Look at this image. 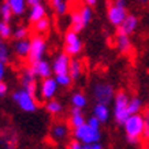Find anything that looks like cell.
<instances>
[{
	"label": "cell",
	"mask_w": 149,
	"mask_h": 149,
	"mask_svg": "<svg viewBox=\"0 0 149 149\" xmlns=\"http://www.w3.org/2000/svg\"><path fill=\"white\" fill-rule=\"evenodd\" d=\"M144 115H141V113L130 115L123 123V129L126 133L127 141L130 144H138L142 134H144Z\"/></svg>",
	"instance_id": "1"
},
{
	"label": "cell",
	"mask_w": 149,
	"mask_h": 149,
	"mask_svg": "<svg viewBox=\"0 0 149 149\" xmlns=\"http://www.w3.org/2000/svg\"><path fill=\"white\" fill-rule=\"evenodd\" d=\"M127 17V1L126 0H112L107 10V18L112 26L119 27Z\"/></svg>",
	"instance_id": "2"
},
{
	"label": "cell",
	"mask_w": 149,
	"mask_h": 149,
	"mask_svg": "<svg viewBox=\"0 0 149 149\" xmlns=\"http://www.w3.org/2000/svg\"><path fill=\"white\" fill-rule=\"evenodd\" d=\"M129 96L126 92H118L113 97V118L119 125H123L125 120L130 116L129 112Z\"/></svg>",
	"instance_id": "3"
},
{
	"label": "cell",
	"mask_w": 149,
	"mask_h": 149,
	"mask_svg": "<svg viewBox=\"0 0 149 149\" xmlns=\"http://www.w3.org/2000/svg\"><path fill=\"white\" fill-rule=\"evenodd\" d=\"M13 100L17 103L19 108L22 109L23 112H36L38 108V103L34 96H32L25 89H19V91L13 93Z\"/></svg>",
	"instance_id": "4"
},
{
	"label": "cell",
	"mask_w": 149,
	"mask_h": 149,
	"mask_svg": "<svg viewBox=\"0 0 149 149\" xmlns=\"http://www.w3.org/2000/svg\"><path fill=\"white\" fill-rule=\"evenodd\" d=\"M72 133H74V138H77L78 141H81L84 145L99 142L100 138H101L100 129H95V127H92L91 125H88V123H84L82 126L74 129Z\"/></svg>",
	"instance_id": "5"
},
{
	"label": "cell",
	"mask_w": 149,
	"mask_h": 149,
	"mask_svg": "<svg viewBox=\"0 0 149 149\" xmlns=\"http://www.w3.org/2000/svg\"><path fill=\"white\" fill-rule=\"evenodd\" d=\"M93 97H95L96 103H101L108 105L111 101H113L115 91H113L112 85L108 84V82H97L93 86Z\"/></svg>",
	"instance_id": "6"
},
{
	"label": "cell",
	"mask_w": 149,
	"mask_h": 149,
	"mask_svg": "<svg viewBox=\"0 0 149 149\" xmlns=\"http://www.w3.org/2000/svg\"><path fill=\"white\" fill-rule=\"evenodd\" d=\"M47 51V42L44 37L34 36L30 40V51H29V56H27V62L29 64H33L44 59V54Z\"/></svg>",
	"instance_id": "7"
},
{
	"label": "cell",
	"mask_w": 149,
	"mask_h": 149,
	"mask_svg": "<svg viewBox=\"0 0 149 149\" xmlns=\"http://www.w3.org/2000/svg\"><path fill=\"white\" fill-rule=\"evenodd\" d=\"M64 51L70 56H77L82 51V41L77 32L68 30L64 36Z\"/></svg>",
	"instance_id": "8"
},
{
	"label": "cell",
	"mask_w": 149,
	"mask_h": 149,
	"mask_svg": "<svg viewBox=\"0 0 149 149\" xmlns=\"http://www.w3.org/2000/svg\"><path fill=\"white\" fill-rule=\"evenodd\" d=\"M22 88L25 91H27L32 96H34L36 99H38V85H37V77L33 68L29 66L23 70L22 72Z\"/></svg>",
	"instance_id": "9"
},
{
	"label": "cell",
	"mask_w": 149,
	"mask_h": 149,
	"mask_svg": "<svg viewBox=\"0 0 149 149\" xmlns=\"http://www.w3.org/2000/svg\"><path fill=\"white\" fill-rule=\"evenodd\" d=\"M58 82L56 79L52 77H48V78H42L41 84L38 85V97L42 100H51L54 99L56 92H58Z\"/></svg>",
	"instance_id": "10"
},
{
	"label": "cell",
	"mask_w": 149,
	"mask_h": 149,
	"mask_svg": "<svg viewBox=\"0 0 149 149\" xmlns=\"http://www.w3.org/2000/svg\"><path fill=\"white\" fill-rule=\"evenodd\" d=\"M70 63H71V59H70V55L68 54H59L56 58H55L54 63H52V70H54L55 75L56 74H64V72H68L70 70Z\"/></svg>",
	"instance_id": "11"
},
{
	"label": "cell",
	"mask_w": 149,
	"mask_h": 149,
	"mask_svg": "<svg viewBox=\"0 0 149 149\" xmlns=\"http://www.w3.org/2000/svg\"><path fill=\"white\" fill-rule=\"evenodd\" d=\"M30 67L33 68V71H34L37 78H48V77H51L52 72H54L52 64H49L47 60H44V59H41V60L36 62V63L30 64Z\"/></svg>",
	"instance_id": "12"
},
{
	"label": "cell",
	"mask_w": 149,
	"mask_h": 149,
	"mask_svg": "<svg viewBox=\"0 0 149 149\" xmlns=\"http://www.w3.org/2000/svg\"><path fill=\"white\" fill-rule=\"evenodd\" d=\"M137 27H138V18L136 15H133V14H127V17L125 18L122 25L118 27V30L130 36V34H133L137 30Z\"/></svg>",
	"instance_id": "13"
},
{
	"label": "cell",
	"mask_w": 149,
	"mask_h": 149,
	"mask_svg": "<svg viewBox=\"0 0 149 149\" xmlns=\"http://www.w3.org/2000/svg\"><path fill=\"white\" fill-rule=\"evenodd\" d=\"M116 48L119 49V52L127 55L131 51V40L130 36L126 34L123 32H119L118 30L116 33Z\"/></svg>",
	"instance_id": "14"
},
{
	"label": "cell",
	"mask_w": 149,
	"mask_h": 149,
	"mask_svg": "<svg viewBox=\"0 0 149 149\" xmlns=\"http://www.w3.org/2000/svg\"><path fill=\"white\" fill-rule=\"evenodd\" d=\"M29 51H30V40H27V38L17 40V42L14 44V52L17 54L18 58L27 59V56H29Z\"/></svg>",
	"instance_id": "15"
},
{
	"label": "cell",
	"mask_w": 149,
	"mask_h": 149,
	"mask_svg": "<svg viewBox=\"0 0 149 149\" xmlns=\"http://www.w3.org/2000/svg\"><path fill=\"white\" fill-rule=\"evenodd\" d=\"M68 123H70V126H71L72 129H77V127L82 126L84 123H86V119H85V116H84V113H82V109L81 108L72 107Z\"/></svg>",
	"instance_id": "16"
},
{
	"label": "cell",
	"mask_w": 149,
	"mask_h": 149,
	"mask_svg": "<svg viewBox=\"0 0 149 149\" xmlns=\"http://www.w3.org/2000/svg\"><path fill=\"white\" fill-rule=\"evenodd\" d=\"M68 134V127L64 123H55L54 126L51 127V137L54 140H64Z\"/></svg>",
	"instance_id": "17"
},
{
	"label": "cell",
	"mask_w": 149,
	"mask_h": 149,
	"mask_svg": "<svg viewBox=\"0 0 149 149\" xmlns=\"http://www.w3.org/2000/svg\"><path fill=\"white\" fill-rule=\"evenodd\" d=\"M93 115L99 119L101 123H105L109 119V108L107 104L97 103L93 108Z\"/></svg>",
	"instance_id": "18"
},
{
	"label": "cell",
	"mask_w": 149,
	"mask_h": 149,
	"mask_svg": "<svg viewBox=\"0 0 149 149\" xmlns=\"http://www.w3.org/2000/svg\"><path fill=\"white\" fill-rule=\"evenodd\" d=\"M45 13H47L45 7L41 4V3H38V4H36V6H30V11H29V21H30L32 23L37 22V21H40L41 18H44V17H45Z\"/></svg>",
	"instance_id": "19"
},
{
	"label": "cell",
	"mask_w": 149,
	"mask_h": 149,
	"mask_svg": "<svg viewBox=\"0 0 149 149\" xmlns=\"http://www.w3.org/2000/svg\"><path fill=\"white\" fill-rule=\"evenodd\" d=\"M70 25H71V30H74V32H82L84 29H85V23H84V21H82V17L81 14H79V10L78 11H74V13L71 14V18H70Z\"/></svg>",
	"instance_id": "20"
},
{
	"label": "cell",
	"mask_w": 149,
	"mask_h": 149,
	"mask_svg": "<svg viewBox=\"0 0 149 149\" xmlns=\"http://www.w3.org/2000/svg\"><path fill=\"white\" fill-rule=\"evenodd\" d=\"M8 6L11 7V11H13L14 15H23L25 11H26V0H6Z\"/></svg>",
	"instance_id": "21"
},
{
	"label": "cell",
	"mask_w": 149,
	"mask_h": 149,
	"mask_svg": "<svg viewBox=\"0 0 149 149\" xmlns=\"http://www.w3.org/2000/svg\"><path fill=\"white\" fill-rule=\"evenodd\" d=\"M82 70H84V66H82V62L78 60V59H71V63H70V75H71L72 81H77L78 78L82 75Z\"/></svg>",
	"instance_id": "22"
},
{
	"label": "cell",
	"mask_w": 149,
	"mask_h": 149,
	"mask_svg": "<svg viewBox=\"0 0 149 149\" xmlns=\"http://www.w3.org/2000/svg\"><path fill=\"white\" fill-rule=\"evenodd\" d=\"M51 7L58 15H64L68 11L67 0H51Z\"/></svg>",
	"instance_id": "23"
},
{
	"label": "cell",
	"mask_w": 149,
	"mask_h": 149,
	"mask_svg": "<svg viewBox=\"0 0 149 149\" xmlns=\"http://www.w3.org/2000/svg\"><path fill=\"white\" fill-rule=\"evenodd\" d=\"M45 109H47V112L51 113V115H59V113L63 111V105L59 103L58 100L51 99V100H48V101H47Z\"/></svg>",
	"instance_id": "24"
},
{
	"label": "cell",
	"mask_w": 149,
	"mask_h": 149,
	"mask_svg": "<svg viewBox=\"0 0 149 149\" xmlns=\"http://www.w3.org/2000/svg\"><path fill=\"white\" fill-rule=\"evenodd\" d=\"M71 104L72 107H77V108H85L86 104H88V99H86V96L81 92H77V93H74L71 97Z\"/></svg>",
	"instance_id": "25"
},
{
	"label": "cell",
	"mask_w": 149,
	"mask_h": 149,
	"mask_svg": "<svg viewBox=\"0 0 149 149\" xmlns=\"http://www.w3.org/2000/svg\"><path fill=\"white\" fill-rule=\"evenodd\" d=\"M55 79H56L59 86H63V88H68L72 82V78H71V75H70V72L56 74V75H55Z\"/></svg>",
	"instance_id": "26"
},
{
	"label": "cell",
	"mask_w": 149,
	"mask_h": 149,
	"mask_svg": "<svg viewBox=\"0 0 149 149\" xmlns=\"http://www.w3.org/2000/svg\"><path fill=\"white\" fill-rule=\"evenodd\" d=\"M79 14H81L82 17V21L85 23V26H88L92 21V17H93V11H92V7L91 6H82L81 8H79Z\"/></svg>",
	"instance_id": "27"
},
{
	"label": "cell",
	"mask_w": 149,
	"mask_h": 149,
	"mask_svg": "<svg viewBox=\"0 0 149 149\" xmlns=\"http://www.w3.org/2000/svg\"><path fill=\"white\" fill-rule=\"evenodd\" d=\"M142 109V101L138 97H133L129 100V112L130 115L133 113H140V111Z\"/></svg>",
	"instance_id": "28"
},
{
	"label": "cell",
	"mask_w": 149,
	"mask_h": 149,
	"mask_svg": "<svg viewBox=\"0 0 149 149\" xmlns=\"http://www.w3.org/2000/svg\"><path fill=\"white\" fill-rule=\"evenodd\" d=\"M13 11H11V7L8 6V3L7 1H4L3 4L0 6V17H1V19L3 21H6V22H10L11 21V18H13Z\"/></svg>",
	"instance_id": "29"
},
{
	"label": "cell",
	"mask_w": 149,
	"mask_h": 149,
	"mask_svg": "<svg viewBox=\"0 0 149 149\" xmlns=\"http://www.w3.org/2000/svg\"><path fill=\"white\" fill-rule=\"evenodd\" d=\"M0 60L7 63L10 60V49H8V45L7 42L4 41V38L0 37Z\"/></svg>",
	"instance_id": "30"
},
{
	"label": "cell",
	"mask_w": 149,
	"mask_h": 149,
	"mask_svg": "<svg viewBox=\"0 0 149 149\" xmlns=\"http://www.w3.org/2000/svg\"><path fill=\"white\" fill-rule=\"evenodd\" d=\"M48 29H49V19L45 18V17L34 22V30L37 33H45L48 32Z\"/></svg>",
	"instance_id": "31"
},
{
	"label": "cell",
	"mask_w": 149,
	"mask_h": 149,
	"mask_svg": "<svg viewBox=\"0 0 149 149\" xmlns=\"http://www.w3.org/2000/svg\"><path fill=\"white\" fill-rule=\"evenodd\" d=\"M11 34H13V30H11L10 23L1 19V21H0V37L4 38V40H7V38L11 37Z\"/></svg>",
	"instance_id": "32"
},
{
	"label": "cell",
	"mask_w": 149,
	"mask_h": 149,
	"mask_svg": "<svg viewBox=\"0 0 149 149\" xmlns=\"http://www.w3.org/2000/svg\"><path fill=\"white\" fill-rule=\"evenodd\" d=\"M27 34H29V30H27L25 26H19L15 29V32L13 33V36L15 40H23V38H26Z\"/></svg>",
	"instance_id": "33"
},
{
	"label": "cell",
	"mask_w": 149,
	"mask_h": 149,
	"mask_svg": "<svg viewBox=\"0 0 149 149\" xmlns=\"http://www.w3.org/2000/svg\"><path fill=\"white\" fill-rule=\"evenodd\" d=\"M144 123H145V127H144V134H142V138L146 141H149V109H146L144 113Z\"/></svg>",
	"instance_id": "34"
},
{
	"label": "cell",
	"mask_w": 149,
	"mask_h": 149,
	"mask_svg": "<svg viewBox=\"0 0 149 149\" xmlns=\"http://www.w3.org/2000/svg\"><path fill=\"white\" fill-rule=\"evenodd\" d=\"M67 149H84V144H82L81 141H78L77 138H74L72 141L68 142Z\"/></svg>",
	"instance_id": "35"
},
{
	"label": "cell",
	"mask_w": 149,
	"mask_h": 149,
	"mask_svg": "<svg viewBox=\"0 0 149 149\" xmlns=\"http://www.w3.org/2000/svg\"><path fill=\"white\" fill-rule=\"evenodd\" d=\"M86 123H88V125H91L92 127H95V129H100V126H101V122H100V120L95 116V115L89 118V119L86 120Z\"/></svg>",
	"instance_id": "36"
},
{
	"label": "cell",
	"mask_w": 149,
	"mask_h": 149,
	"mask_svg": "<svg viewBox=\"0 0 149 149\" xmlns=\"http://www.w3.org/2000/svg\"><path fill=\"white\" fill-rule=\"evenodd\" d=\"M7 92H8V86H7V84H4V82L1 81L0 82V97L6 96L7 95Z\"/></svg>",
	"instance_id": "37"
},
{
	"label": "cell",
	"mask_w": 149,
	"mask_h": 149,
	"mask_svg": "<svg viewBox=\"0 0 149 149\" xmlns=\"http://www.w3.org/2000/svg\"><path fill=\"white\" fill-rule=\"evenodd\" d=\"M4 77H6V63L0 60V82L4 79Z\"/></svg>",
	"instance_id": "38"
},
{
	"label": "cell",
	"mask_w": 149,
	"mask_h": 149,
	"mask_svg": "<svg viewBox=\"0 0 149 149\" xmlns=\"http://www.w3.org/2000/svg\"><path fill=\"white\" fill-rule=\"evenodd\" d=\"M84 149H103V146H101L99 142H95V144H86V145H84Z\"/></svg>",
	"instance_id": "39"
},
{
	"label": "cell",
	"mask_w": 149,
	"mask_h": 149,
	"mask_svg": "<svg viewBox=\"0 0 149 149\" xmlns=\"http://www.w3.org/2000/svg\"><path fill=\"white\" fill-rule=\"evenodd\" d=\"M84 1H85L86 6H91V7H93V6L97 4V1H99V0H84Z\"/></svg>",
	"instance_id": "40"
},
{
	"label": "cell",
	"mask_w": 149,
	"mask_h": 149,
	"mask_svg": "<svg viewBox=\"0 0 149 149\" xmlns=\"http://www.w3.org/2000/svg\"><path fill=\"white\" fill-rule=\"evenodd\" d=\"M27 6H36L38 3H41V0H26Z\"/></svg>",
	"instance_id": "41"
},
{
	"label": "cell",
	"mask_w": 149,
	"mask_h": 149,
	"mask_svg": "<svg viewBox=\"0 0 149 149\" xmlns=\"http://www.w3.org/2000/svg\"><path fill=\"white\" fill-rule=\"evenodd\" d=\"M137 3H140L142 6H146V4H149V0H137Z\"/></svg>",
	"instance_id": "42"
},
{
	"label": "cell",
	"mask_w": 149,
	"mask_h": 149,
	"mask_svg": "<svg viewBox=\"0 0 149 149\" xmlns=\"http://www.w3.org/2000/svg\"><path fill=\"white\" fill-rule=\"evenodd\" d=\"M77 0H67V3H70V4H72V3H75Z\"/></svg>",
	"instance_id": "43"
},
{
	"label": "cell",
	"mask_w": 149,
	"mask_h": 149,
	"mask_svg": "<svg viewBox=\"0 0 149 149\" xmlns=\"http://www.w3.org/2000/svg\"><path fill=\"white\" fill-rule=\"evenodd\" d=\"M148 149H149V148H148Z\"/></svg>",
	"instance_id": "44"
}]
</instances>
